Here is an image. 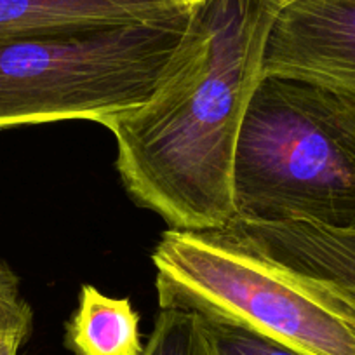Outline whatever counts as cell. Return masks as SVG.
<instances>
[{
  "label": "cell",
  "instance_id": "277c9868",
  "mask_svg": "<svg viewBox=\"0 0 355 355\" xmlns=\"http://www.w3.org/2000/svg\"><path fill=\"white\" fill-rule=\"evenodd\" d=\"M190 8L157 21L0 44V129L105 121L152 98L182 44Z\"/></svg>",
  "mask_w": 355,
  "mask_h": 355
},
{
  "label": "cell",
  "instance_id": "7c38bea8",
  "mask_svg": "<svg viewBox=\"0 0 355 355\" xmlns=\"http://www.w3.org/2000/svg\"><path fill=\"white\" fill-rule=\"evenodd\" d=\"M23 341L25 340L19 336H2L0 338V355H18Z\"/></svg>",
  "mask_w": 355,
  "mask_h": 355
},
{
  "label": "cell",
  "instance_id": "52a82bcc",
  "mask_svg": "<svg viewBox=\"0 0 355 355\" xmlns=\"http://www.w3.org/2000/svg\"><path fill=\"white\" fill-rule=\"evenodd\" d=\"M185 0H0V44L182 15Z\"/></svg>",
  "mask_w": 355,
  "mask_h": 355
},
{
  "label": "cell",
  "instance_id": "ba28073f",
  "mask_svg": "<svg viewBox=\"0 0 355 355\" xmlns=\"http://www.w3.org/2000/svg\"><path fill=\"white\" fill-rule=\"evenodd\" d=\"M67 345L75 355H143L139 315L128 298H110L94 286H82L78 306L67 326Z\"/></svg>",
  "mask_w": 355,
  "mask_h": 355
},
{
  "label": "cell",
  "instance_id": "6da1fadb",
  "mask_svg": "<svg viewBox=\"0 0 355 355\" xmlns=\"http://www.w3.org/2000/svg\"><path fill=\"white\" fill-rule=\"evenodd\" d=\"M282 0H196L169 70L146 103L103 122L117 171L171 230L235 220L234 160Z\"/></svg>",
  "mask_w": 355,
  "mask_h": 355
},
{
  "label": "cell",
  "instance_id": "4fadbf2b",
  "mask_svg": "<svg viewBox=\"0 0 355 355\" xmlns=\"http://www.w3.org/2000/svg\"><path fill=\"white\" fill-rule=\"evenodd\" d=\"M185 2H189V4H192V2H196V0H185Z\"/></svg>",
  "mask_w": 355,
  "mask_h": 355
},
{
  "label": "cell",
  "instance_id": "9c48e42d",
  "mask_svg": "<svg viewBox=\"0 0 355 355\" xmlns=\"http://www.w3.org/2000/svg\"><path fill=\"white\" fill-rule=\"evenodd\" d=\"M143 355H209L200 315L180 309H160Z\"/></svg>",
  "mask_w": 355,
  "mask_h": 355
},
{
  "label": "cell",
  "instance_id": "7a4b0ae2",
  "mask_svg": "<svg viewBox=\"0 0 355 355\" xmlns=\"http://www.w3.org/2000/svg\"><path fill=\"white\" fill-rule=\"evenodd\" d=\"M235 220L355 230V101L263 75L234 160Z\"/></svg>",
  "mask_w": 355,
  "mask_h": 355
},
{
  "label": "cell",
  "instance_id": "3957f363",
  "mask_svg": "<svg viewBox=\"0 0 355 355\" xmlns=\"http://www.w3.org/2000/svg\"><path fill=\"white\" fill-rule=\"evenodd\" d=\"M160 309L189 310L309 355H355V309L225 230H169L152 254Z\"/></svg>",
  "mask_w": 355,
  "mask_h": 355
},
{
  "label": "cell",
  "instance_id": "5b68a950",
  "mask_svg": "<svg viewBox=\"0 0 355 355\" xmlns=\"http://www.w3.org/2000/svg\"><path fill=\"white\" fill-rule=\"evenodd\" d=\"M263 75L312 82L355 101V0H282Z\"/></svg>",
  "mask_w": 355,
  "mask_h": 355
},
{
  "label": "cell",
  "instance_id": "30bf717a",
  "mask_svg": "<svg viewBox=\"0 0 355 355\" xmlns=\"http://www.w3.org/2000/svg\"><path fill=\"white\" fill-rule=\"evenodd\" d=\"M209 355H309L237 324L200 317Z\"/></svg>",
  "mask_w": 355,
  "mask_h": 355
},
{
  "label": "cell",
  "instance_id": "8fae6325",
  "mask_svg": "<svg viewBox=\"0 0 355 355\" xmlns=\"http://www.w3.org/2000/svg\"><path fill=\"white\" fill-rule=\"evenodd\" d=\"M32 327V310L21 298L18 279L0 259V338L19 336L26 340Z\"/></svg>",
  "mask_w": 355,
  "mask_h": 355
},
{
  "label": "cell",
  "instance_id": "8992f818",
  "mask_svg": "<svg viewBox=\"0 0 355 355\" xmlns=\"http://www.w3.org/2000/svg\"><path fill=\"white\" fill-rule=\"evenodd\" d=\"M223 230L296 272L326 282L355 309V230H333L302 221L241 220H234Z\"/></svg>",
  "mask_w": 355,
  "mask_h": 355
}]
</instances>
